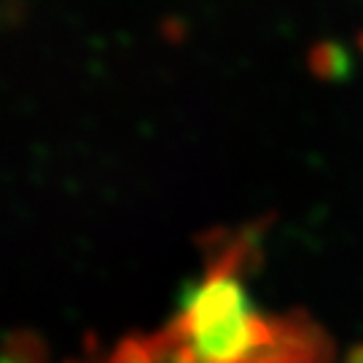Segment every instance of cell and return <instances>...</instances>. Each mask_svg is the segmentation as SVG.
Segmentation results:
<instances>
[{
  "mask_svg": "<svg viewBox=\"0 0 363 363\" xmlns=\"http://www.w3.org/2000/svg\"><path fill=\"white\" fill-rule=\"evenodd\" d=\"M49 347L33 331H13L0 345V363H46Z\"/></svg>",
  "mask_w": 363,
  "mask_h": 363,
  "instance_id": "obj_2",
  "label": "cell"
},
{
  "mask_svg": "<svg viewBox=\"0 0 363 363\" xmlns=\"http://www.w3.org/2000/svg\"><path fill=\"white\" fill-rule=\"evenodd\" d=\"M250 259L253 237H229L162 331L121 339L91 363H334L331 339L304 312L264 315L256 307L245 283Z\"/></svg>",
  "mask_w": 363,
  "mask_h": 363,
  "instance_id": "obj_1",
  "label": "cell"
}]
</instances>
